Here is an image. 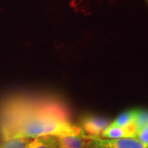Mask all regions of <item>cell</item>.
I'll use <instances>...</instances> for the list:
<instances>
[{
    "label": "cell",
    "instance_id": "7",
    "mask_svg": "<svg viewBox=\"0 0 148 148\" xmlns=\"http://www.w3.org/2000/svg\"><path fill=\"white\" fill-rule=\"evenodd\" d=\"M137 110L138 109H132L122 112L113 121L110 122V125L116 126H126L135 123Z\"/></svg>",
    "mask_w": 148,
    "mask_h": 148
},
{
    "label": "cell",
    "instance_id": "4",
    "mask_svg": "<svg viewBox=\"0 0 148 148\" xmlns=\"http://www.w3.org/2000/svg\"><path fill=\"white\" fill-rule=\"evenodd\" d=\"M137 128L136 124L126 125V126H116L110 125L101 133L100 137L106 138H136Z\"/></svg>",
    "mask_w": 148,
    "mask_h": 148
},
{
    "label": "cell",
    "instance_id": "3",
    "mask_svg": "<svg viewBox=\"0 0 148 148\" xmlns=\"http://www.w3.org/2000/svg\"><path fill=\"white\" fill-rule=\"evenodd\" d=\"M110 121L106 118L87 114L81 118L79 121V127L90 138L99 137L103 131L110 125Z\"/></svg>",
    "mask_w": 148,
    "mask_h": 148
},
{
    "label": "cell",
    "instance_id": "1",
    "mask_svg": "<svg viewBox=\"0 0 148 148\" xmlns=\"http://www.w3.org/2000/svg\"><path fill=\"white\" fill-rule=\"evenodd\" d=\"M42 135H80V127L71 121L67 105L50 95L17 93L0 101V138H34Z\"/></svg>",
    "mask_w": 148,
    "mask_h": 148
},
{
    "label": "cell",
    "instance_id": "5",
    "mask_svg": "<svg viewBox=\"0 0 148 148\" xmlns=\"http://www.w3.org/2000/svg\"><path fill=\"white\" fill-rule=\"evenodd\" d=\"M58 148H84L88 139L80 135H66L57 136Z\"/></svg>",
    "mask_w": 148,
    "mask_h": 148
},
{
    "label": "cell",
    "instance_id": "2",
    "mask_svg": "<svg viewBox=\"0 0 148 148\" xmlns=\"http://www.w3.org/2000/svg\"><path fill=\"white\" fill-rule=\"evenodd\" d=\"M147 145L136 138H106L94 137L86 142V148H145Z\"/></svg>",
    "mask_w": 148,
    "mask_h": 148
},
{
    "label": "cell",
    "instance_id": "9",
    "mask_svg": "<svg viewBox=\"0 0 148 148\" xmlns=\"http://www.w3.org/2000/svg\"><path fill=\"white\" fill-rule=\"evenodd\" d=\"M135 124L137 130L148 124V111L138 109L135 119Z\"/></svg>",
    "mask_w": 148,
    "mask_h": 148
},
{
    "label": "cell",
    "instance_id": "8",
    "mask_svg": "<svg viewBox=\"0 0 148 148\" xmlns=\"http://www.w3.org/2000/svg\"><path fill=\"white\" fill-rule=\"evenodd\" d=\"M32 138H12L1 140L0 148H25Z\"/></svg>",
    "mask_w": 148,
    "mask_h": 148
},
{
    "label": "cell",
    "instance_id": "6",
    "mask_svg": "<svg viewBox=\"0 0 148 148\" xmlns=\"http://www.w3.org/2000/svg\"><path fill=\"white\" fill-rule=\"evenodd\" d=\"M57 136L42 135L32 138L25 148H58Z\"/></svg>",
    "mask_w": 148,
    "mask_h": 148
},
{
    "label": "cell",
    "instance_id": "11",
    "mask_svg": "<svg viewBox=\"0 0 148 148\" xmlns=\"http://www.w3.org/2000/svg\"><path fill=\"white\" fill-rule=\"evenodd\" d=\"M145 148H148V145H147V146H146V147Z\"/></svg>",
    "mask_w": 148,
    "mask_h": 148
},
{
    "label": "cell",
    "instance_id": "13",
    "mask_svg": "<svg viewBox=\"0 0 148 148\" xmlns=\"http://www.w3.org/2000/svg\"><path fill=\"white\" fill-rule=\"evenodd\" d=\"M84 148H86V147H84Z\"/></svg>",
    "mask_w": 148,
    "mask_h": 148
},
{
    "label": "cell",
    "instance_id": "10",
    "mask_svg": "<svg viewBox=\"0 0 148 148\" xmlns=\"http://www.w3.org/2000/svg\"><path fill=\"white\" fill-rule=\"evenodd\" d=\"M136 138L143 143L148 145V124L137 130Z\"/></svg>",
    "mask_w": 148,
    "mask_h": 148
},
{
    "label": "cell",
    "instance_id": "12",
    "mask_svg": "<svg viewBox=\"0 0 148 148\" xmlns=\"http://www.w3.org/2000/svg\"><path fill=\"white\" fill-rule=\"evenodd\" d=\"M145 1H147V3H148V0H145Z\"/></svg>",
    "mask_w": 148,
    "mask_h": 148
}]
</instances>
